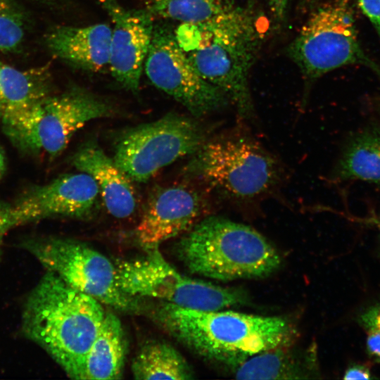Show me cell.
<instances>
[{
	"label": "cell",
	"mask_w": 380,
	"mask_h": 380,
	"mask_svg": "<svg viewBox=\"0 0 380 380\" xmlns=\"http://www.w3.org/2000/svg\"><path fill=\"white\" fill-rule=\"evenodd\" d=\"M103 304L46 271L24 305L22 331L73 379H84L85 361L104 319Z\"/></svg>",
	"instance_id": "cell-1"
},
{
	"label": "cell",
	"mask_w": 380,
	"mask_h": 380,
	"mask_svg": "<svg viewBox=\"0 0 380 380\" xmlns=\"http://www.w3.org/2000/svg\"><path fill=\"white\" fill-rule=\"evenodd\" d=\"M290 0H267L273 16L277 20H282L286 15Z\"/></svg>",
	"instance_id": "cell-28"
},
{
	"label": "cell",
	"mask_w": 380,
	"mask_h": 380,
	"mask_svg": "<svg viewBox=\"0 0 380 380\" xmlns=\"http://www.w3.org/2000/svg\"><path fill=\"white\" fill-rule=\"evenodd\" d=\"M112 29L105 23L52 30L46 44L57 57L80 68L101 71L109 66Z\"/></svg>",
	"instance_id": "cell-16"
},
{
	"label": "cell",
	"mask_w": 380,
	"mask_h": 380,
	"mask_svg": "<svg viewBox=\"0 0 380 380\" xmlns=\"http://www.w3.org/2000/svg\"><path fill=\"white\" fill-rule=\"evenodd\" d=\"M42 76L39 72L20 71L0 61V103L3 113L24 108L48 96Z\"/></svg>",
	"instance_id": "cell-21"
},
{
	"label": "cell",
	"mask_w": 380,
	"mask_h": 380,
	"mask_svg": "<svg viewBox=\"0 0 380 380\" xmlns=\"http://www.w3.org/2000/svg\"><path fill=\"white\" fill-rule=\"evenodd\" d=\"M358 3L380 37V0H358Z\"/></svg>",
	"instance_id": "cell-24"
},
{
	"label": "cell",
	"mask_w": 380,
	"mask_h": 380,
	"mask_svg": "<svg viewBox=\"0 0 380 380\" xmlns=\"http://www.w3.org/2000/svg\"><path fill=\"white\" fill-rule=\"evenodd\" d=\"M135 379L189 380L194 373L184 357L171 345L151 342L144 346L132 361Z\"/></svg>",
	"instance_id": "cell-19"
},
{
	"label": "cell",
	"mask_w": 380,
	"mask_h": 380,
	"mask_svg": "<svg viewBox=\"0 0 380 380\" xmlns=\"http://www.w3.org/2000/svg\"><path fill=\"white\" fill-rule=\"evenodd\" d=\"M186 175L238 201L270 192L281 179L277 158L253 138L238 132L207 140L193 154Z\"/></svg>",
	"instance_id": "cell-5"
},
{
	"label": "cell",
	"mask_w": 380,
	"mask_h": 380,
	"mask_svg": "<svg viewBox=\"0 0 380 380\" xmlns=\"http://www.w3.org/2000/svg\"><path fill=\"white\" fill-rule=\"evenodd\" d=\"M344 379H372L374 377L370 368L364 364H355L346 370Z\"/></svg>",
	"instance_id": "cell-27"
},
{
	"label": "cell",
	"mask_w": 380,
	"mask_h": 380,
	"mask_svg": "<svg viewBox=\"0 0 380 380\" xmlns=\"http://www.w3.org/2000/svg\"><path fill=\"white\" fill-rule=\"evenodd\" d=\"M2 113H3V107H2L1 103H0V118L1 117Z\"/></svg>",
	"instance_id": "cell-32"
},
{
	"label": "cell",
	"mask_w": 380,
	"mask_h": 380,
	"mask_svg": "<svg viewBox=\"0 0 380 380\" xmlns=\"http://www.w3.org/2000/svg\"><path fill=\"white\" fill-rule=\"evenodd\" d=\"M304 1L307 4H312L315 3L317 0H304Z\"/></svg>",
	"instance_id": "cell-31"
},
{
	"label": "cell",
	"mask_w": 380,
	"mask_h": 380,
	"mask_svg": "<svg viewBox=\"0 0 380 380\" xmlns=\"http://www.w3.org/2000/svg\"><path fill=\"white\" fill-rule=\"evenodd\" d=\"M291 345L270 349L249 357L232 368L235 377L238 379L310 378L315 362L291 350Z\"/></svg>",
	"instance_id": "cell-18"
},
{
	"label": "cell",
	"mask_w": 380,
	"mask_h": 380,
	"mask_svg": "<svg viewBox=\"0 0 380 380\" xmlns=\"http://www.w3.org/2000/svg\"><path fill=\"white\" fill-rule=\"evenodd\" d=\"M23 246L46 271L73 289L118 310L139 309L137 298L120 288L115 264L84 242L49 237L28 239Z\"/></svg>",
	"instance_id": "cell-8"
},
{
	"label": "cell",
	"mask_w": 380,
	"mask_h": 380,
	"mask_svg": "<svg viewBox=\"0 0 380 380\" xmlns=\"http://www.w3.org/2000/svg\"><path fill=\"white\" fill-rule=\"evenodd\" d=\"M43 1H50V0H43Z\"/></svg>",
	"instance_id": "cell-33"
},
{
	"label": "cell",
	"mask_w": 380,
	"mask_h": 380,
	"mask_svg": "<svg viewBox=\"0 0 380 380\" xmlns=\"http://www.w3.org/2000/svg\"><path fill=\"white\" fill-rule=\"evenodd\" d=\"M206 141L207 133L196 120L169 113L125 131L113 158L131 180L146 182L161 168L193 155Z\"/></svg>",
	"instance_id": "cell-9"
},
{
	"label": "cell",
	"mask_w": 380,
	"mask_h": 380,
	"mask_svg": "<svg viewBox=\"0 0 380 380\" xmlns=\"http://www.w3.org/2000/svg\"><path fill=\"white\" fill-rule=\"evenodd\" d=\"M5 156L2 149L0 148V178L3 175L5 170Z\"/></svg>",
	"instance_id": "cell-29"
},
{
	"label": "cell",
	"mask_w": 380,
	"mask_h": 380,
	"mask_svg": "<svg viewBox=\"0 0 380 380\" xmlns=\"http://www.w3.org/2000/svg\"><path fill=\"white\" fill-rule=\"evenodd\" d=\"M25 36V19L13 0H0V50L16 51Z\"/></svg>",
	"instance_id": "cell-23"
},
{
	"label": "cell",
	"mask_w": 380,
	"mask_h": 380,
	"mask_svg": "<svg viewBox=\"0 0 380 380\" xmlns=\"http://www.w3.org/2000/svg\"><path fill=\"white\" fill-rule=\"evenodd\" d=\"M100 192L88 174L61 175L48 184L27 190L11 203L0 202V224L11 228L51 217H89L96 210Z\"/></svg>",
	"instance_id": "cell-12"
},
{
	"label": "cell",
	"mask_w": 380,
	"mask_h": 380,
	"mask_svg": "<svg viewBox=\"0 0 380 380\" xmlns=\"http://www.w3.org/2000/svg\"><path fill=\"white\" fill-rule=\"evenodd\" d=\"M236 6L235 0H150L148 11L160 17L196 24L227 12Z\"/></svg>",
	"instance_id": "cell-22"
},
{
	"label": "cell",
	"mask_w": 380,
	"mask_h": 380,
	"mask_svg": "<svg viewBox=\"0 0 380 380\" xmlns=\"http://www.w3.org/2000/svg\"><path fill=\"white\" fill-rule=\"evenodd\" d=\"M114 113L106 101L84 89L73 87L24 108L4 112L1 119L4 133L18 148L56 157L86 123Z\"/></svg>",
	"instance_id": "cell-6"
},
{
	"label": "cell",
	"mask_w": 380,
	"mask_h": 380,
	"mask_svg": "<svg viewBox=\"0 0 380 380\" xmlns=\"http://www.w3.org/2000/svg\"><path fill=\"white\" fill-rule=\"evenodd\" d=\"M126 354L122 323L117 315L106 312L86 357L84 380L121 379Z\"/></svg>",
	"instance_id": "cell-17"
},
{
	"label": "cell",
	"mask_w": 380,
	"mask_h": 380,
	"mask_svg": "<svg viewBox=\"0 0 380 380\" xmlns=\"http://www.w3.org/2000/svg\"><path fill=\"white\" fill-rule=\"evenodd\" d=\"M110 16L112 29L109 68L124 88L136 93L154 26L148 10H129L115 0H100Z\"/></svg>",
	"instance_id": "cell-13"
},
{
	"label": "cell",
	"mask_w": 380,
	"mask_h": 380,
	"mask_svg": "<svg viewBox=\"0 0 380 380\" xmlns=\"http://www.w3.org/2000/svg\"><path fill=\"white\" fill-rule=\"evenodd\" d=\"M6 234L2 231L1 227H0V256L1 255V246H2V241L4 239V237Z\"/></svg>",
	"instance_id": "cell-30"
},
{
	"label": "cell",
	"mask_w": 380,
	"mask_h": 380,
	"mask_svg": "<svg viewBox=\"0 0 380 380\" xmlns=\"http://www.w3.org/2000/svg\"><path fill=\"white\" fill-rule=\"evenodd\" d=\"M176 251L191 272L223 281L264 278L281 264L276 249L258 231L217 216L194 224Z\"/></svg>",
	"instance_id": "cell-4"
},
{
	"label": "cell",
	"mask_w": 380,
	"mask_h": 380,
	"mask_svg": "<svg viewBox=\"0 0 380 380\" xmlns=\"http://www.w3.org/2000/svg\"><path fill=\"white\" fill-rule=\"evenodd\" d=\"M289 53L310 79L354 63L380 73L360 46L348 0H336L317 8L290 44Z\"/></svg>",
	"instance_id": "cell-10"
},
{
	"label": "cell",
	"mask_w": 380,
	"mask_h": 380,
	"mask_svg": "<svg viewBox=\"0 0 380 380\" xmlns=\"http://www.w3.org/2000/svg\"><path fill=\"white\" fill-rule=\"evenodd\" d=\"M203 207L201 197L191 189L172 186L156 190L135 229L137 242L146 251L158 249L196 224Z\"/></svg>",
	"instance_id": "cell-14"
},
{
	"label": "cell",
	"mask_w": 380,
	"mask_h": 380,
	"mask_svg": "<svg viewBox=\"0 0 380 380\" xmlns=\"http://www.w3.org/2000/svg\"><path fill=\"white\" fill-rule=\"evenodd\" d=\"M366 349L372 358L380 362V329L368 330Z\"/></svg>",
	"instance_id": "cell-26"
},
{
	"label": "cell",
	"mask_w": 380,
	"mask_h": 380,
	"mask_svg": "<svg viewBox=\"0 0 380 380\" xmlns=\"http://www.w3.org/2000/svg\"><path fill=\"white\" fill-rule=\"evenodd\" d=\"M144 66L156 87L196 117L208 114L227 103L226 96L199 75L175 34L167 28L154 27Z\"/></svg>",
	"instance_id": "cell-11"
},
{
	"label": "cell",
	"mask_w": 380,
	"mask_h": 380,
	"mask_svg": "<svg viewBox=\"0 0 380 380\" xmlns=\"http://www.w3.org/2000/svg\"><path fill=\"white\" fill-rule=\"evenodd\" d=\"M335 175L342 180L380 184V134L366 132L355 138L343 151Z\"/></svg>",
	"instance_id": "cell-20"
},
{
	"label": "cell",
	"mask_w": 380,
	"mask_h": 380,
	"mask_svg": "<svg viewBox=\"0 0 380 380\" xmlns=\"http://www.w3.org/2000/svg\"><path fill=\"white\" fill-rule=\"evenodd\" d=\"M120 288L133 297L159 299L175 305L205 311L220 310L247 301L236 288L194 279L177 271L158 249L142 258L115 263Z\"/></svg>",
	"instance_id": "cell-7"
},
{
	"label": "cell",
	"mask_w": 380,
	"mask_h": 380,
	"mask_svg": "<svg viewBox=\"0 0 380 380\" xmlns=\"http://www.w3.org/2000/svg\"><path fill=\"white\" fill-rule=\"evenodd\" d=\"M177 40L199 75L220 90L244 118L253 115L248 85L260 36L247 9H233L208 20L183 24Z\"/></svg>",
	"instance_id": "cell-3"
},
{
	"label": "cell",
	"mask_w": 380,
	"mask_h": 380,
	"mask_svg": "<svg viewBox=\"0 0 380 380\" xmlns=\"http://www.w3.org/2000/svg\"><path fill=\"white\" fill-rule=\"evenodd\" d=\"M155 318L198 355L232 368L260 353L291 345L295 337L292 324L280 317L198 310L163 302Z\"/></svg>",
	"instance_id": "cell-2"
},
{
	"label": "cell",
	"mask_w": 380,
	"mask_h": 380,
	"mask_svg": "<svg viewBox=\"0 0 380 380\" xmlns=\"http://www.w3.org/2000/svg\"><path fill=\"white\" fill-rule=\"evenodd\" d=\"M72 163L77 170L88 174L95 180L111 215L124 219L134 213L137 198L131 179L95 140L83 144L74 153Z\"/></svg>",
	"instance_id": "cell-15"
},
{
	"label": "cell",
	"mask_w": 380,
	"mask_h": 380,
	"mask_svg": "<svg viewBox=\"0 0 380 380\" xmlns=\"http://www.w3.org/2000/svg\"><path fill=\"white\" fill-rule=\"evenodd\" d=\"M359 323L365 329H380V303L366 309L359 316Z\"/></svg>",
	"instance_id": "cell-25"
}]
</instances>
